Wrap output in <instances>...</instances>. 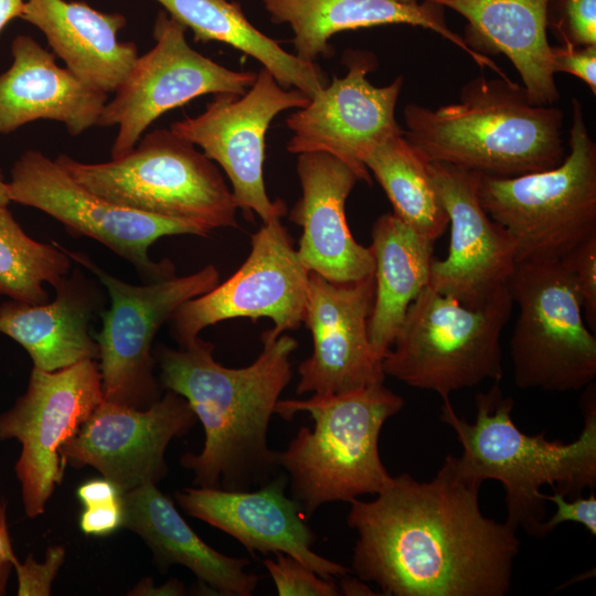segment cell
Wrapping results in <instances>:
<instances>
[{
    "label": "cell",
    "instance_id": "obj_27",
    "mask_svg": "<svg viewBox=\"0 0 596 596\" xmlns=\"http://www.w3.org/2000/svg\"><path fill=\"white\" fill-rule=\"evenodd\" d=\"M52 301L31 305L9 300L0 306V332L29 353L33 368L56 371L82 360H97L89 322L102 298L79 268L63 277Z\"/></svg>",
    "mask_w": 596,
    "mask_h": 596
},
{
    "label": "cell",
    "instance_id": "obj_31",
    "mask_svg": "<svg viewBox=\"0 0 596 596\" xmlns=\"http://www.w3.org/2000/svg\"><path fill=\"white\" fill-rule=\"evenodd\" d=\"M72 259L58 243L29 236L7 206H0V295L31 305L49 302L44 284L55 287Z\"/></svg>",
    "mask_w": 596,
    "mask_h": 596
},
{
    "label": "cell",
    "instance_id": "obj_37",
    "mask_svg": "<svg viewBox=\"0 0 596 596\" xmlns=\"http://www.w3.org/2000/svg\"><path fill=\"white\" fill-rule=\"evenodd\" d=\"M552 65L554 73L572 74L585 82L592 93L596 94V45L552 46Z\"/></svg>",
    "mask_w": 596,
    "mask_h": 596
},
{
    "label": "cell",
    "instance_id": "obj_13",
    "mask_svg": "<svg viewBox=\"0 0 596 596\" xmlns=\"http://www.w3.org/2000/svg\"><path fill=\"white\" fill-rule=\"evenodd\" d=\"M185 32L166 11L158 13L155 46L138 56L97 121L100 127L118 126L111 158L130 151L164 113L206 94L243 95L255 82L257 73L227 68L193 50Z\"/></svg>",
    "mask_w": 596,
    "mask_h": 596
},
{
    "label": "cell",
    "instance_id": "obj_29",
    "mask_svg": "<svg viewBox=\"0 0 596 596\" xmlns=\"http://www.w3.org/2000/svg\"><path fill=\"white\" fill-rule=\"evenodd\" d=\"M174 20L193 32L195 42H221L257 60L285 88L310 98L328 78L315 62L301 60L255 28L238 2L228 0H155Z\"/></svg>",
    "mask_w": 596,
    "mask_h": 596
},
{
    "label": "cell",
    "instance_id": "obj_24",
    "mask_svg": "<svg viewBox=\"0 0 596 596\" xmlns=\"http://www.w3.org/2000/svg\"><path fill=\"white\" fill-rule=\"evenodd\" d=\"M20 18L44 34L73 75L107 95L121 85L139 56L134 42L118 40L127 21L117 12L78 1L26 0Z\"/></svg>",
    "mask_w": 596,
    "mask_h": 596
},
{
    "label": "cell",
    "instance_id": "obj_18",
    "mask_svg": "<svg viewBox=\"0 0 596 596\" xmlns=\"http://www.w3.org/2000/svg\"><path fill=\"white\" fill-rule=\"evenodd\" d=\"M373 295V274L336 283L309 272L302 323L311 332L312 353L298 365V395H331L383 383L382 360L368 336Z\"/></svg>",
    "mask_w": 596,
    "mask_h": 596
},
{
    "label": "cell",
    "instance_id": "obj_4",
    "mask_svg": "<svg viewBox=\"0 0 596 596\" xmlns=\"http://www.w3.org/2000/svg\"><path fill=\"white\" fill-rule=\"evenodd\" d=\"M403 116L405 137L427 161L479 175L540 172L566 156L562 109L534 105L510 78H472L457 103L435 109L408 104Z\"/></svg>",
    "mask_w": 596,
    "mask_h": 596
},
{
    "label": "cell",
    "instance_id": "obj_32",
    "mask_svg": "<svg viewBox=\"0 0 596 596\" xmlns=\"http://www.w3.org/2000/svg\"><path fill=\"white\" fill-rule=\"evenodd\" d=\"M276 561L264 560L279 596H338L339 586L332 579L319 576L298 560L283 553H275Z\"/></svg>",
    "mask_w": 596,
    "mask_h": 596
},
{
    "label": "cell",
    "instance_id": "obj_20",
    "mask_svg": "<svg viewBox=\"0 0 596 596\" xmlns=\"http://www.w3.org/2000/svg\"><path fill=\"white\" fill-rule=\"evenodd\" d=\"M288 477L278 473L254 490L187 487L175 492L181 509L227 533L251 554L283 552L326 579L350 570L312 551L316 535L301 505L285 494Z\"/></svg>",
    "mask_w": 596,
    "mask_h": 596
},
{
    "label": "cell",
    "instance_id": "obj_22",
    "mask_svg": "<svg viewBox=\"0 0 596 596\" xmlns=\"http://www.w3.org/2000/svg\"><path fill=\"white\" fill-rule=\"evenodd\" d=\"M11 55L0 75V135L40 119L62 123L73 137L97 125L107 94L60 67L54 53L29 35L13 39Z\"/></svg>",
    "mask_w": 596,
    "mask_h": 596
},
{
    "label": "cell",
    "instance_id": "obj_34",
    "mask_svg": "<svg viewBox=\"0 0 596 596\" xmlns=\"http://www.w3.org/2000/svg\"><path fill=\"white\" fill-rule=\"evenodd\" d=\"M565 267L588 328L596 333V235L560 258Z\"/></svg>",
    "mask_w": 596,
    "mask_h": 596
},
{
    "label": "cell",
    "instance_id": "obj_38",
    "mask_svg": "<svg viewBox=\"0 0 596 596\" xmlns=\"http://www.w3.org/2000/svg\"><path fill=\"white\" fill-rule=\"evenodd\" d=\"M121 499L116 502L84 507L79 528L87 535L105 536L123 528Z\"/></svg>",
    "mask_w": 596,
    "mask_h": 596
},
{
    "label": "cell",
    "instance_id": "obj_21",
    "mask_svg": "<svg viewBox=\"0 0 596 596\" xmlns=\"http://www.w3.org/2000/svg\"><path fill=\"white\" fill-rule=\"evenodd\" d=\"M301 196L289 220L301 226L297 253L308 272L336 283L355 281L374 272L370 247L355 241L345 202L359 181L338 158L326 152L297 155Z\"/></svg>",
    "mask_w": 596,
    "mask_h": 596
},
{
    "label": "cell",
    "instance_id": "obj_11",
    "mask_svg": "<svg viewBox=\"0 0 596 596\" xmlns=\"http://www.w3.org/2000/svg\"><path fill=\"white\" fill-rule=\"evenodd\" d=\"M11 202L38 209L76 236L93 238L128 260L149 281L174 275L171 262H155L150 246L171 235L209 236L204 227L115 204L79 184L56 160L26 150L7 181Z\"/></svg>",
    "mask_w": 596,
    "mask_h": 596
},
{
    "label": "cell",
    "instance_id": "obj_19",
    "mask_svg": "<svg viewBox=\"0 0 596 596\" xmlns=\"http://www.w3.org/2000/svg\"><path fill=\"white\" fill-rule=\"evenodd\" d=\"M428 169L450 226L447 256L434 257L428 286L478 307L507 286L517 265L514 242L481 205L479 174L441 162Z\"/></svg>",
    "mask_w": 596,
    "mask_h": 596
},
{
    "label": "cell",
    "instance_id": "obj_28",
    "mask_svg": "<svg viewBox=\"0 0 596 596\" xmlns=\"http://www.w3.org/2000/svg\"><path fill=\"white\" fill-rule=\"evenodd\" d=\"M371 236L374 295L368 336L373 353L383 361L409 306L428 285L435 242L418 234L394 213L377 217Z\"/></svg>",
    "mask_w": 596,
    "mask_h": 596
},
{
    "label": "cell",
    "instance_id": "obj_9",
    "mask_svg": "<svg viewBox=\"0 0 596 596\" xmlns=\"http://www.w3.org/2000/svg\"><path fill=\"white\" fill-rule=\"evenodd\" d=\"M518 315L509 343L523 390L570 392L596 376V337L561 259L519 262L507 284Z\"/></svg>",
    "mask_w": 596,
    "mask_h": 596
},
{
    "label": "cell",
    "instance_id": "obj_10",
    "mask_svg": "<svg viewBox=\"0 0 596 596\" xmlns=\"http://www.w3.org/2000/svg\"><path fill=\"white\" fill-rule=\"evenodd\" d=\"M63 249L99 279L110 298L109 308L100 313L102 328L94 334L104 400L149 407L161 397L152 354L158 330L181 305L217 285L219 270L210 264L185 276L132 285L108 274L86 254Z\"/></svg>",
    "mask_w": 596,
    "mask_h": 596
},
{
    "label": "cell",
    "instance_id": "obj_44",
    "mask_svg": "<svg viewBox=\"0 0 596 596\" xmlns=\"http://www.w3.org/2000/svg\"><path fill=\"white\" fill-rule=\"evenodd\" d=\"M10 202L8 184L0 171V206H8Z\"/></svg>",
    "mask_w": 596,
    "mask_h": 596
},
{
    "label": "cell",
    "instance_id": "obj_14",
    "mask_svg": "<svg viewBox=\"0 0 596 596\" xmlns=\"http://www.w3.org/2000/svg\"><path fill=\"white\" fill-rule=\"evenodd\" d=\"M309 100L301 91L280 86L262 66L255 82L243 95L215 94L202 114L171 124L170 130L199 146L223 169L244 215L248 217L255 213L266 222L287 213L284 201H272L265 187L267 129L279 113L302 108Z\"/></svg>",
    "mask_w": 596,
    "mask_h": 596
},
{
    "label": "cell",
    "instance_id": "obj_8",
    "mask_svg": "<svg viewBox=\"0 0 596 596\" xmlns=\"http://www.w3.org/2000/svg\"><path fill=\"white\" fill-rule=\"evenodd\" d=\"M512 306L507 286L485 304L468 307L427 285L383 358L385 376L436 392L443 400L485 380L500 382V337Z\"/></svg>",
    "mask_w": 596,
    "mask_h": 596
},
{
    "label": "cell",
    "instance_id": "obj_42",
    "mask_svg": "<svg viewBox=\"0 0 596 596\" xmlns=\"http://www.w3.org/2000/svg\"><path fill=\"white\" fill-rule=\"evenodd\" d=\"M340 593L348 596H370L379 595L373 593L372 589L363 583L360 578L348 577V575L341 577L339 583Z\"/></svg>",
    "mask_w": 596,
    "mask_h": 596
},
{
    "label": "cell",
    "instance_id": "obj_33",
    "mask_svg": "<svg viewBox=\"0 0 596 596\" xmlns=\"http://www.w3.org/2000/svg\"><path fill=\"white\" fill-rule=\"evenodd\" d=\"M556 13L547 14L561 45H596V0H557Z\"/></svg>",
    "mask_w": 596,
    "mask_h": 596
},
{
    "label": "cell",
    "instance_id": "obj_36",
    "mask_svg": "<svg viewBox=\"0 0 596 596\" xmlns=\"http://www.w3.org/2000/svg\"><path fill=\"white\" fill-rule=\"evenodd\" d=\"M546 501L555 504L556 510L549 520H544L538 530L536 536L543 538L564 522H574L584 525L590 535L596 534V497L592 491L587 498L582 494L568 499L561 493L544 494Z\"/></svg>",
    "mask_w": 596,
    "mask_h": 596
},
{
    "label": "cell",
    "instance_id": "obj_26",
    "mask_svg": "<svg viewBox=\"0 0 596 596\" xmlns=\"http://www.w3.org/2000/svg\"><path fill=\"white\" fill-rule=\"evenodd\" d=\"M123 528L137 533L151 550L156 565L189 568L199 582L220 595L251 596L259 576L245 571L249 561L222 554L184 521L173 501L156 483L121 494Z\"/></svg>",
    "mask_w": 596,
    "mask_h": 596
},
{
    "label": "cell",
    "instance_id": "obj_16",
    "mask_svg": "<svg viewBox=\"0 0 596 596\" xmlns=\"http://www.w3.org/2000/svg\"><path fill=\"white\" fill-rule=\"evenodd\" d=\"M347 65L344 77L333 76L305 107L287 117L292 136L286 148L294 155L329 153L371 185L365 157L385 139L404 134L395 118L403 77L386 86L371 84L366 74L376 63L368 52H350Z\"/></svg>",
    "mask_w": 596,
    "mask_h": 596
},
{
    "label": "cell",
    "instance_id": "obj_7",
    "mask_svg": "<svg viewBox=\"0 0 596 596\" xmlns=\"http://www.w3.org/2000/svg\"><path fill=\"white\" fill-rule=\"evenodd\" d=\"M485 211L515 245L517 263L562 258L596 235V143L572 98L568 152L549 170L512 178L479 175Z\"/></svg>",
    "mask_w": 596,
    "mask_h": 596
},
{
    "label": "cell",
    "instance_id": "obj_25",
    "mask_svg": "<svg viewBox=\"0 0 596 596\" xmlns=\"http://www.w3.org/2000/svg\"><path fill=\"white\" fill-rule=\"evenodd\" d=\"M460 13L468 21L467 45L481 53L504 54L534 105L560 98L547 41L550 0H427Z\"/></svg>",
    "mask_w": 596,
    "mask_h": 596
},
{
    "label": "cell",
    "instance_id": "obj_6",
    "mask_svg": "<svg viewBox=\"0 0 596 596\" xmlns=\"http://www.w3.org/2000/svg\"><path fill=\"white\" fill-rule=\"evenodd\" d=\"M79 184L115 204L195 223L210 233L238 228V206L221 171L193 143L170 129L146 134L127 153L86 163L55 159Z\"/></svg>",
    "mask_w": 596,
    "mask_h": 596
},
{
    "label": "cell",
    "instance_id": "obj_30",
    "mask_svg": "<svg viewBox=\"0 0 596 596\" xmlns=\"http://www.w3.org/2000/svg\"><path fill=\"white\" fill-rule=\"evenodd\" d=\"M428 163L405 134L385 139L364 159V166L390 200L393 213L435 242L445 233L449 220Z\"/></svg>",
    "mask_w": 596,
    "mask_h": 596
},
{
    "label": "cell",
    "instance_id": "obj_5",
    "mask_svg": "<svg viewBox=\"0 0 596 596\" xmlns=\"http://www.w3.org/2000/svg\"><path fill=\"white\" fill-rule=\"evenodd\" d=\"M404 400L383 383L353 391L279 400L275 413L291 421L309 413L313 428L301 427L277 462L288 473L291 498L309 520L323 504L377 494L392 480L380 456L383 425Z\"/></svg>",
    "mask_w": 596,
    "mask_h": 596
},
{
    "label": "cell",
    "instance_id": "obj_40",
    "mask_svg": "<svg viewBox=\"0 0 596 596\" xmlns=\"http://www.w3.org/2000/svg\"><path fill=\"white\" fill-rule=\"evenodd\" d=\"M7 504L0 502V596L6 595L8 578L18 557L14 554L7 524Z\"/></svg>",
    "mask_w": 596,
    "mask_h": 596
},
{
    "label": "cell",
    "instance_id": "obj_39",
    "mask_svg": "<svg viewBox=\"0 0 596 596\" xmlns=\"http://www.w3.org/2000/svg\"><path fill=\"white\" fill-rule=\"evenodd\" d=\"M76 494L83 507L116 502L121 499L119 489L108 479H93L82 483Z\"/></svg>",
    "mask_w": 596,
    "mask_h": 596
},
{
    "label": "cell",
    "instance_id": "obj_17",
    "mask_svg": "<svg viewBox=\"0 0 596 596\" xmlns=\"http://www.w3.org/2000/svg\"><path fill=\"white\" fill-rule=\"evenodd\" d=\"M188 401L168 391L146 408L103 400L61 449L64 466H92L123 493L158 483L168 472L169 443L196 423Z\"/></svg>",
    "mask_w": 596,
    "mask_h": 596
},
{
    "label": "cell",
    "instance_id": "obj_1",
    "mask_svg": "<svg viewBox=\"0 0 596 596\" xmlns=\"http://www.w3.org/2000/svg\"><path fill=\"white\" fill-rule=\"evenodd\" d=\"M479 487L443 464L429 481L403 472L375 499L350 502L352 568L389 596H504L520 541L487 518Z\"/></svg>",
    "mask_w": 596,
    "mask_h": 596
},
{
    "label": "cell",
    "instance_id": "obj_3",
    "mask_svg": "<svg viewBox=\"0 0 596 596\" xmlns=\"http://www.w3.org/2000/svg\"><path fill=\"white\" fill-rule=\"evenodd\" d=\"M475 402V422L468 423L457 415L449 398L443 400L440 419L462 446V454L448 455L444 465L457 479L479 488L485 480L499 481L505 491V522L511 528L536 535L546 515L543 486L568 499L595 488V382L585 387L584 426L571 443L549 440L544 432L528 435L520 430L511 415L513 398L502 394L499 382L476 394Z\"/></svg>",
    "mask_w": 596,
    "mask_h": 596
},
{
    "label": "cell",
    "instance_id": "obj_35",
    "mask_svg": "<svg viewBox=\"0 0 596 596\" xmlns=\"http://www.w3.org/2000/svg\"><path fill=\"white\" fill-rule=\"evenodd\" d=\"M65 558L62 546H51L46 551L44 563H38L29 555L24 563L17 560L13 567L18 577L19 596H46L51 594V585Z\"/></svg>",
    "mask_w": 596,
    "mask_h": 596
},
{
    "label": "cell",
    "instance_id": "obj_2",
    "mask_svg": "<svg viewBox=\"0 0 596 596\" xmlns=\"http://www.w3.org/2000/svg\"><path fill=\"white\" fill-rule=\"evenodd\" d=\"M257 359L226 368L213 358L214 344L195 338L179 349L158 345L161 389L184 397L205 433L200 454L180 464L194 473V485L233 491L254 490L277 476V450L267 444L270 418L292 377L295 338L265 330Z\"/></svg>",
    "mask_w": 596,
    "mask_h": 596
},
{
    "label": "cell",
    "instance_id": "obj_12",
    "mask_svg": "<svg viewBox=\"0 0 596 596\" xmlns=\"http://www.w3.org/2000/svg\"><path fill=\"white\" fill-rule=\"evenodd\" d=\"M103 400L98 363L86 359L56 371L33 368L24 394L0 414V440L21 444L14 471L29 518L44 512L63 480L62 447Z\"/></svg>",
    "mask_w": 596,
    "mask_h": 596
},
{
    "label": "cell",
    "instance_id": "obj_23",
    "mask_svg": "<svg viewBox=\"0 0 596 596\" xmlns=\"http://www.w3.org/2000/svg\"><path fill=\"white\" fill-rule=\"evenodd\" d=\"M262 3L274 23L290 26L296 55L308 62H315L319 55H331L329 40L339 32L409 24L438 33L466 52L480 67H489L499 76L503 75L492 60L470 49L464 38L447 26L444 7L427 0L422 4L395 0H262Z\"/></svg>",
    "mask_w": 596,
    "mask_h": 596
},
{
    "label": "cell",
    "instance_id": "obj_41",
    "mask_svg": "<svg viewBox=\"0 0 596 596\" xmlns=\"http://www.w3.org/2000/svg\"><path fill=\"white\" fill-rule=\"evenodd\" d=\"M148 583H141L139 585V595H183L184 585L177 579H170L161 587H155L152 583L147 578Z\"/></svg>",
    "mask_w": 596,
    "mask_h": 596
},
{
    "label": "cell",
    "instance_id": "obj_45",
    "mask_svg": "<svg viewBox=\"0 0 596 596\" xmlns=\"http://www.w3.org/2000/svg\"><path fill=\"white\" fill-rule=\"evenodd\" d=\"M395 1L403 2V3H415V2H417L416 0H395Z\"/></svg>",
    "mask_w": 596,
    "mask_h": 596
},
{
    "label": "cell",
    "instance_id": "obj_43",
    "mask_svg": "<svg viewBox=\"0 0 596 596\" xmlns=\"http://www.w3.org/2000/svg\"><path fill=\"white\" fill-rule=\"evenodd\" d=\"M24 0H0V32L13 19L20 18Z\"/></svg>",
    "mask_w": 596,
    "mask_h": 596
},
{
    "label": "cell",
    "instance_id": "obj_15",
    "mask_svg": "<svg viewBox=\"0 0 596 596\" xmlns=\"http://www.w3.org/2000/svg\"><path fill=\"white\" fill-rule=\"evenodd\" d=\"M309 272L280 216L263 222L251 237V252L225 281L183 305L169 319L180 347L223 320L268 318L275 334L302 324Z\"/></svg>",
    "mask_w": 596,
    "mask_h": 596
}]
</instances>
